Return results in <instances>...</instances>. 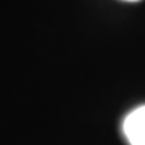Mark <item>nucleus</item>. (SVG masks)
Masks as SVG:
<instances>
[{
	"mask_svg": "<svg viewBox=\"0 0 145 145\" xmlns=\"http://www.w3.org/2000/svg\"><path fill=\"white\" fill-rule=\"evenodd\" d=\"M124 132L130 145H145V106L133 110L126 117Z\"/></svg>",
	"mask_w": 145,
	"mask_h": 145,
	"instance_id": "nucleus-1",
	"label": "nucleus"
},
{
	"mask_svg": "<svg viewBox=\"0 0 145 145\" xmlns=\"http://www.w3.org/2000/svg\"><path fill=\"white\" fill-rule=\"evenodd\" d=\"M124 1H140V0H124Z\"/></svg>",
	"mask_w": 145,
	"mask_h": 145,
	"instance_id": "nucleus-2",
	"label": "nucleus"
}]
</instances>
